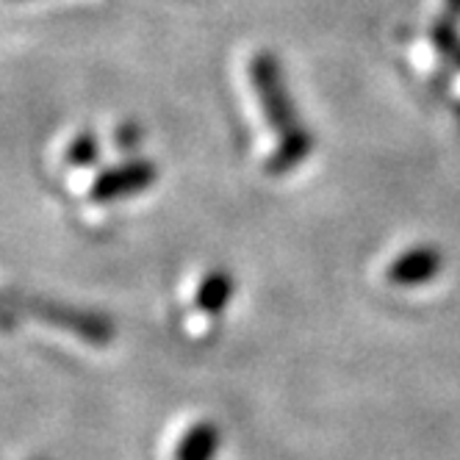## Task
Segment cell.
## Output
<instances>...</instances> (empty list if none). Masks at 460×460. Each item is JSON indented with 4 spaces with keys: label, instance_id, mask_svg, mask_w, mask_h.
I'll return each instance as SVG.
<instances>
[{
    "label": "cell",
    "instance_id": "obj_1",
    "mask_svg": "<svg viewBox=\"0 0 460 460\" xmlns=\"http://www.w3.org/2000/svg\"><path fill=\"white\" fill-rule=\"evenodd\" d=\"M250 81H252V92L258 97L261 114H264V119L278 130V134H286V130L300 125L291 92L283 81L280 61L272 50H258L250 58Z\"/></svg>",
    "mask_w": 460,
    "mask_h": 460
},
{
    "label": "cell",
    "instance_id": "obj_2",
    "mask_svg": "<svg viewBox=\"0 0 460 460\" xmlns=\"http://www.w3.org/2000/svg\"><path fill=\"white\" fill-rule=\"evenodd\" d=\"M25 311L31 316H37L58 331L70 333L86 344L94 347H106L114 339V327L111 322H106L101 314H92V311H81L75 305L67 303H56V300H25Z\"/></svg>",
    "mask_w": 460,
    "mask_h": 460
},
{
    "label": "cell",
    "instance_id": "obj_3",
    "mask_svg": "<svg viewBox=\"0 0 460 460\" xmlns=\"http://www.w3.org/2000/svg\"><path fill=\"white\" fill-rule=\"evenodd\" d=\"M158 181V167L147 158H125L114 167H106L94 175L89 186L92 203H117L150 189Z\"/></svg>",
    "mask_w": 460,
    "mask_h": 460
},
{
    "label": "cell",
    "instance_id": "obj_4",
    "mask_svg": "<svg viewBox=\"0 0 460 460\" xmlns=\"http://www.w3.org/2000/svg\"><path fill=\"white\" fill-rule=\"evenodd\" d=\"M441 270H444V252L436 244H413L388 261L385 280L400 288H416L436 280Z\"/></svg>",
    "mask_w": 460,
    "mask_h": 460
},
{
    "label": "cell",
    "instance_id": "obj_5",
    "mask_svg": "<svg viewBox=\"0 0 460 460\" xmlns=\"http://www.w3.org/2000/svg\"><path fill=\"white\" fill-rule=\"evenodd\" d=\"M311 153H314V134L300 122L297 128L280 134L278 145L272 147L270 158L264 161V167L270 175H286L291 170H297Z\"/></svg>",
    "mask_w": 460,
    "mask_h": 460
},
{
    "label": "cell",
    "instance_id": "obj_6",
    "mask_svg": "<svg viewBox=\"0 0 460 460\" xmlns=\"http://www.w3.org/2000/svg\"><path fill=\"white\" fill-rule=\"evenodd\" d=\"M222 449V433L211 419H200L189 424L181 433L172 460H217Z\"/></svg>",
    "mask_w": 460,
    "mask_h": 460
},
{
    "label": "cell",
    "instance_id": "obj_7",
    "mask_svg": "<svg viewBox=\"0 0 460 460\" xmlns=\"http://www.w3.org/2000/svg\"><path fill=\"white\" fill-rule=\"evenodd\" d=\"M234 294H236L234 275H230L227 270H211L200 278V283H197V288H194V311L217 316L230 305Z\"/></svg>",
    "mask_w": 460,
    "mask_h": 460
},
{
    "label": "cell",
    "instance_id": "obj_8",
    "mask_svg": "<svg viewBox=\"0 0 460 460\" xmlns=\"http://www.w3.org/2000/svg\"><path fill=\"white\" fill-rule=\"evenodd\" d=\"M97 158H101V142H97V137L92 134V130L78 134L67 145V150H64V161H67L73 170H86V167H92V164H97Z\"/></svg>",
    "mask_w": 460,
    "mask_h": 460
},
{
    "label": "cell",
    "instance_id": "obj_9",
    "mask_svg": "<svg viewBox=\"0 0 460 460\" xmlns=\"http://www.w3.org/2000/svg\"><path fill=\"white\" fill-rule=\"evenodd\" d=\"M433 42H436V48H438L444 56H457V50H460L457 20H452V17L438 20L436 28H433Z\"/></svg>",
    "mask_w": 460,
    "mask_h": 460
},
{
    "label": "cell",
    "instance_id": "obj_10",
    "mask_svg": "<svg viewBox=\"0 0 460 460\" xmlns=\"http://www.w3.org/2000/svg\"><path fill=\"white\" fill-rule=\"evenodd\" d=\"M114 142H117V147H119L122 153H130V150H134V147L142 142V130H139V125H134V122L119 125V128H117V134H114Z\"/></svg>",
    "mask_w": 460,
    "mask_h": 460
},
{
    "label": "cell",
    "instance_id": "obj_11",
    "mask_svg": "<svg viewBox=\"0 0 460 460\" xmlns=\"http://www.w3.org/2000/svg\"><path fill=\"white\" fill-rule=\"evenodd\" d=\"M444 9H447V17L460 20V0H444Z\"/></svg>",
    "mask_w": 460,
    "mask_h": 460
},
{
    "label": "cell",
    "instance_id": "obj_12",
    "mask_svg": "<svg viewBox=\"0 0 460 460\" xmlns=\"http://www.w3.org/2000/svg\"><path fill=\"white\" fill-rule=\"evenodd\" d=\"M455 58H457V64H460V50H457V56H455Z\"/></svg>",
    "mask_w": 460,
    "mask_h": 460
}]
</instances>
